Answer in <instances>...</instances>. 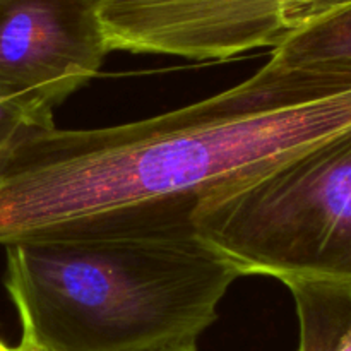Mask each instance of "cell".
<instances>
[{"label":"cell","mask_w":351,"mask_h":351,"mask_svg":"<svg viewBox=\"0 0 351 351\" xmlns=\"http://www.w3.org/2000/svg\"><path fill=\"white\" fill-rule=\"evenodd\" d=\"M335 351H351V328L348 329V332L343 336V339L339 341V345L336 346Z\"/></svg>","instance_id":"cell-8"},{"label":"cell","mask_w":351,"mask_h":351,"mask_svg":"<svg viewBox=\"0 0 351 351\" xmlns=\"http://www.w3.org/2000/svg\"><path fill=\"white\" fill-rule=\"evenodd\" d=\"M108 53L96 0H0V98L34 129H53Z\"/></svg>","instance_id":"cell-5"},{"label":"cell","mask_w":351,"mask_h":351,"mask_svg":"<svg viewBox=\"0 0 351 351\" xmlns=\"http://www.w3.org/2000/svg\"><path fill=\"white\" fill-rule=\"evenodd\" d=\"M24 127H33L27 122L19 108L12 103L0 98V154L3 153L7 146L14 141V137L24 129Z\"/></svg>","instance_id":"cell-7"},{"label":"cell","mask_w":351,"mask_h":351,"mask_svg":"<svg viewBox=\"0 0 351 351\" xmlns=\"http://www.w3.org/2000/svg\"><path fill=\"white\" fill-rule=\"evenodd\" d=\"M10 351H40V350H33V348H27V346L24 345H17V346H10Z\"/></svg>","instance_id":"cell-9"},{"label":"cell","mask_w":351,"mask_h":351,"mask_svg":"<svg viewBox=\"0 0 351 351\" xmlns=\"http://www.w3.org/2000/svg\"><path fill=\"white\" fill-rule=\"evenodd\" d=\"M0 351H10V346H7L2 339H0Z\"/></svg>","instance_id":"cell-10"},{"label":"cell","mask_w":351,"mask_h":351,"mask_svg":"<svg viewBox=\"0 0 351 351\" xmlns=\"http://www.w3.org/2000/svg\"><path fill=\"white\" fill-rule=\"evenodd\" d=\"M351 129V67L271 57L233 88L101 129L24 127L0 154V245L195 209Z\"/></svg>","instance_id":"cell-1"},{"label":"cell","mask_w":351,"mask_h":351,"mask_svg":"<svg viewBox=\"0 0 351 351\" xmlns=\"http://www.w3.org/2000/svg\"><path fill=\"white\" fill-rule=\"evenodd\" d=\"M192 225L240 276L351 295V129L204 197Z\"/></svg>","instance_id":"cell-3"},{"label":"cell","mask_w":351,"mask_h":351,"mask_svg":"<svg viewBox=\"0 0 351 351\" xmlns=\"http://www.w3.org/2000/svg\"><path fill=\"white\" fill-rule=\"evenodd\" d=\"M351 0H96L110 51L228 60L271 51Z\"/></svg>","instance_id":"cell-4"},{"label":"cell","mask_w":351,"mask_h":351,"mask_svg":"<svg viewBox=\"0 0 351 351\" xmlns=\"http://www.w3.org/2000/svg\"><path fill=\"white\" fill-rule=\"evenodd\" d=\"M300 319L298 351H335L351 328V295L331 288H291Z\"/></svg>","instance_id":"cell-6"},{"label":"cell","mask_w":351,"mask_h":351,"mask_svg":"<svg viewBox=\"0 0 351 351\" xmlns=\"http://www.w3.org/2000/svg\"><path fill=\"white\" fill-rule=\"evenodd\" d=\"M182 351H197V348L194 346V348H187V350H182Z\"/></svg>","instance_id":"cell-11"},{"label":"cell","mask_w":351,"mask_h":351,"mask_svg":"<svg viewBox=\"0 0 351 351\" xmlns=\"http://www.w3.org/2000/svg\"><path fill=\"white\" fill-rule=\"evenodd\" d=\"M21 345L40 351H182L240 278L192 213L88 226L5 247Z\"/></svg>","instance_id":"cell-2"}]
</instances>
